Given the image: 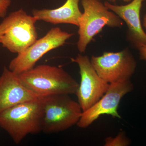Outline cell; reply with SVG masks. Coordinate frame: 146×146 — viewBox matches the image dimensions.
Here are the masks:
<instances>
[{"label":"cell","mask_w":146,"mask_h":146,"mask_svg":"<svg viewBox=\"0 0 146 146\" xmlns=\"http://www.w3.org/2000/svg\"><path fill=\"white\" fill-rule=\"evenodd\" d=\"M22 83L39 98L75 94L79 84L62 68L37 65L18 74Z\"/></svg>","instance_id":"cell-1"},{"label":"cell","mask_w":146,"mask_h":146,"mask_svg":"<svg viewBox=\"0 0 146 146\" xmlns=\"http://www.w3.org/2000/svg\"><path fill=\"white\" fill-rule=\"evenodd\" d=\"M43 113L41 98L21 103L0 113V127L18 144L29 134L42 131Z\"/></svg>","instance_id":"cell-2"},{"label":"cell","mask_w":146,"mask_h":146,"mask_svg":"<svg viewBox=\"0 0 146 146\" xmlns=\"http://www.w3.org/2000/svg\"><path fill=\"white\" fill-rule=\"evenodd\" d=\"M43 106L42 131L57 133L77 125L82 111L78 102L69 95L60 94L41 98Z\"/></svg>","instance_id":"cell-3"},{"label":"cell","mask_w":146,"mask_h":146,"mask_svg":"<svg viewBox=\"0 0 146 146\" xmlns=\"http://www.w3.org/2000/svg\"><path fill=\"white\" fill-rule=\"evenodd\" d=\"M81 4L84 12L79 18L77 46L82 54L85 52L89 43L104 27L120 28L123 21L99 0H82Z\"/></svg>","instance_id":"cell-4"},{"label":"cell","mask_w":146,"mask_h":146,"mask_svg":"<svg viewBox=\"0 0 146 146\" xmlns=\"http://www.w3.org/2000/svg\"><path fill=\"white\" fill-rule=\"evenodd\" d=\"M4 19L6 27L1 44L11 52H23L37 40L35 24L38 20L23 9L11 12Z\"/></svg>","instance_id":"cell-5"},{"label":"cell","mask_w":146,"mask_h":146,"mask_svg":"<svg viewBox=\"0 0 146 146\" xmlns=\"http://www.w3.org/2000/svg\"><path fill=\"white\" fill-rule=\"evenodd\" d=\"M90 60L97 74L108 84L131 80L137 66L135 57L127 48L119 52L93 56Z\"/></svg>","instance_id":"cell-6"},{"label":"cell","mask_w":146,"mask_h":146,"mask_svg":"<svg viewBox=\"0 0 146 146\" xmlns=\"http://www.w3.org/2000/svg\"><path fill=\"white\" fill-rule=\"evenodd\" d=\"M58 27L52 28L46 34L35 42L11 61L9 69L19 74L34 68L38 60L47 52L63 46L73 35Z\"/></svg>","instance_id":"cell-7"},{"label":"cell","mask_w":146,"mask_h":146,"mask_svg":"<svg viewBox=\"0 0 146 146\" xmlns=\"http://www.w3.org/2000/svg\"><path fill=\"white\" fill-rule=\"evenodd\" d=\"M78 65L80 82L76 93L82 112L92 107L107 91L110 84L104 80L97 74L91 60L87 55L79 54L71 58Z\"/></svg>","instance_id":"cell-8"},{"label":"cell","mask_w":146,"mask_h":146,"mask_svg":"<svg viewBox=\"0 0 146 146\" xmlns=\"http://www.w3.org/2000/svg\"><path fill=\"white\" fill-rule=\"evenodd\" d=\"M134 86L131 80L110 84L107 91L98 102L82 114L77 125L86 128L104 114L121 119L118 108L120 101L125 95L133 91Z\"/></svg>","instance_id":"cell-9"},{"label":"cell","mask_w":146,"mask_h":146,"mask_svg":"<svg viewBox=\"0 0 146 146\" xmlns=\"http://www.w3.org/2000/svg\"><path fill=\"white\" fill-rule=\"evenodd\" d=\"M145 1L132 0L123 5H115L108 1L104 3L108 9L125 22L128 28L127 38L137 49L146 45V33L142 27L140 16L143 3Z\"/></svg>","instance_id":"cell-10"},{"label":"cell","mask_w":146,"mask_h":146,"mask_svg":"<svg viewBox=\"0 0 146 146\" xmlns=\"http://www.w3.org/2000/svg\"><path fill=\"white\" fill-rule=\"evenodd\" d=\"M39 98L24 85L18 74L4 67L0 76V113L18 104Z\"/></svg>","instance_id":"cell-11"},{"label":"cell","mask_w":146,"mask_h":146,"mask_svg":"<svg viewBox=\"0 0 146 146\" xmlns=\"http://www.w3.org/2000/svg\"><path fill=\"white\" fill-rule=\"evenodd\" d=\"M80 0H66L60 7L55 9H34L33 16L38 21L53 24H68L78 26V20L82 13L79 3Z\"/></svg>","instance_id":"cell-12"},{"label":"cell","mask_w":146,"mask_h":146,"mask_svg":"<svg viewBox=\"0 0 146 146\" xmlns=\"http://www.w3.org/2000/svg\"><path fill=\"white\" fill-rule=\"evenodd\" d=\"M105 146H127L131 144V141L124 131H121L115 137H108L105 139Z\"/></svg>","instance_id":"cell-13"},{"label":"cell","mask_w":146,"mask_h":146,"mask_svg":"<svg viewBox=\"0 0 146 146\" xmlns=\"http://www.w3.org/2000/svg\"><path fill=\"white\" fill-rule=\"evenodd\" d=\"M11 2V0H0V18H5Z\"/></svg>","instance_id":"cell-14"},{"label":"cell","mask_w":146,"mask_h":146,"mask_svg":"<svg viewBox=\"0 0 146 146\" xmlns=\"http://www.w3.org/2000/svg\"><path fill=\"white\" fill-rule=\"evenodd\" d=\"M139 57L141 60L146 61V45H143L138 49Z\"/></svg>","instance_id":"cell-15"},{"label":"cell","mask_w":146,"mask_h":146,"mask_svg":"<svg viewBox=\"0 0 146 146\" xmlns=\"http://www.w3.org/2000/svg\"><path fill=\"white\" fill-rule=\"evenodd\" d=\"M6 29V23L5 21L3 20L1 23L0 24V43L1 41V38L3 35Z\"/></svg>","instance_id":"cell-16"},{"label":"cell","mask_w":146,"mask_h":146,"mask_svg":"<svg viewBox=\"0 0 146 146\" xmlns=\"http://www.w3.org/2000/svg\"><path fill=\"white\" fill-rule=\"evenodd\" d=\"M143 26L146 29V13L144 16L143 20Z\"/></svg>","instance_id":"cell-17"},{"label":"cell","mask_w":146,"mask_h":146,"mask_svg":"<svg viewBox=\"0 0 146 146\" xmlns=\"http://www.w3.org/2000/svg\"><path fill=\"white\" fill-rule=\"evenodd\" d=\"M110 2H115V0H108ZM124 2L125 3H129L132 0H123Z\"/></svg>","instance_id":"cell-18"}]
</instances>
